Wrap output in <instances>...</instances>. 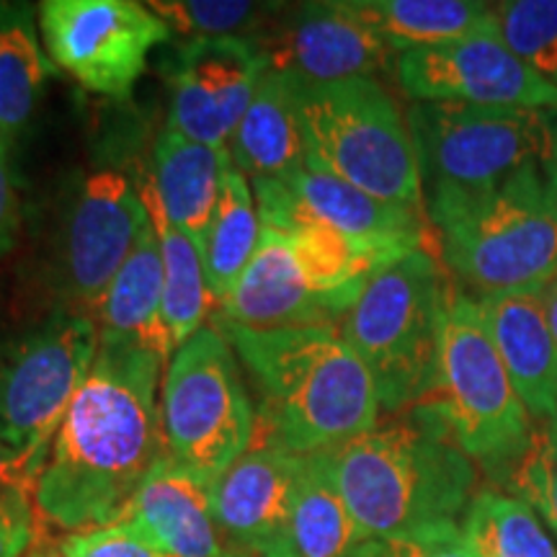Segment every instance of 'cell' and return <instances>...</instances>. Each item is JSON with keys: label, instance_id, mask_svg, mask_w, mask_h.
Masks as SVG:
<instances>
[{"label": "cell", "instance_id": "9", "mask_svg": "<svg viewBox=\"0 0 557 557\" xmlns=\"http://www.w3.org/2000/svg\"><path fill=\"white\" fill-rule=\"evenodd\" d=\"M160 421L165 451L212 483L253 447L259 413L238 354L218 325H205L173 351Z\"/></svg>", "mask_w": 557, "mask_h": 557}, {"label": "cell", "instance_id": "14", "mask_svg": "<svg viewBox=\"0 0 557 557\" xmlns=\"http://www.w3.org/2000/svg\"><path fill=\"white\" fill-rule=\"evenodd\" d=\"M269 60L253 37L186 39L169 67V127L194 143L227 148Z\"/></svg>", "mask_w": 557, "mask_h": 557}, {"label": "cell", "instance_id": "12", "mask_svg": "<svg viewBox=\"0 0 557 557\" xmlns=\"http://www.w3.org/2000/svg\"><path fill=\"white\" fill-rule=\"evenodd\" d=\"M148 227L143 194L122 173H90L70 201L54 253L62 305L94 315Z\"/></svg>", "mask_w": 557, "mask_h": 557}, {"label": "cell", "instance_id": "25", "mask_svg": "<svg viewBox=\"0 0 557 557\" xmlns=\"http://www.w3.org/2000/svg\"><path fill=\"white\" fill-rule=\"evenodd\" d=\"M139 194L148 207L150 225L156 230L160 248V263H163L165 325H169L173 348H178L199 329H205L209 312L218 308V302L209 292L205 259H201L197 240L169 220L152 181L143 184Z\"/></svg>", "mask_w": 557, "mask_h": 557}, {"label": "cell", "instance_id": "29", "mask_svg": "<svg viewBox=\"0 0 557 557\" xmlns=\"http://www.w3.org/2000/svg\"><path fill=\"white\" fill-rule=\"evenodd\" d=\"M50 75V60L39 50L29 13L0 26V139L26 127Z\"/></svg>", "mask_w": 557, "mask_h": 557}, {"label": "cell", "instance_id": "4", "mask_svg": "<svg viewBox=\"0 0 557 557\" xmlns=\"http://www.w3.org/2000/svg\"><path fill=\"white\" fill-rule=\"evenodd\" d=\"M438 259L480 295L542 287L557 274V184L524 169L475 189L423 191Z\"/></svg>", "mask_w": 557, "mask_h": 557}, {"label": "cell", "instance_id": "34", "mask_svg": "<svg viewBox=\"0 0 557 557\" xmlns=\"http://www.w3.org/2000/svg\"><path fill=\"white\" fill-rule=\"evenodd\" d=\"M62 557H165L148 545L127 524H114L88 529V532L67 534L60 545Z\"/></svg>", "mask_w": 557, "mask_h": 557}, {"label": "cell", "instance_id": "30", "mask_svg": "<svg viewBox=\"0 0 557 557\" xmlns=\"http://www.w3.org/2000/svg\"><path fill=\"white\" fill-rule=\"evenodd\" d=\"M487 24L513 58L557 88V0L487 3Z\"/></svg>", "mask_w": 557, "mask_h": 557}, {"label": "cell", "instance_id": "41", "mask_svg": "<svg viewBox=\"0 0 557 557\" xmlns=\"http://www.w3.org/2000/svg\"><path fill=\"white\" fill-rule=\"evenodd\" d=\"M225 557H253V555H243V553H227Z\"/></svg>", "mask_w": 557, "mask_h": 557}, {"label": "cell", "instance_id": "26", "mask_svg": "<svg viewBox=\"0 0 557 557\" xmlns=\"http://www.w3.org/2000/svg\"><path fill=\"white\" fill-rule=\"evenodd\" d=\"M364 540L320 455L302 457L287 532V557H346Z\"/></svg>", "mask_w": 557, "mask_h": 557}, {"label": "cell", "instance_id": "2", "mask_svg": "<svg viewBox=\"0 0 557 557\" xmlns=\"http://www.w3.org/2000/svg\"><path fill=\"white\" fill-rule=\"evenodd\" d=\"M259 389L261 442L308 457L336 449L380 423L372 374L338 325L246 329L218 318Z\"/></svg>", "mask_w": 557, "mask_h": 557}, {"label": "cell", "instance_id": "27", "mask_svg": "<svg viewBox=\"0 0 557 557\" xmlns=\"http://www.w3.org/2000/svg\"><path fill=\"white\" fill-rule=\"evenodd\" d=\"M261 243V218L256 207L253 186L246 173L230 169L222 181L220 199L214 205L212 220L201 238V259H205L209 292L214 302H222L233 292L243 271L248 269L256 248Z\"/></svg>", "mask_w": 557, "mask_h": 557}, {"label": "cell", "instance_id": "6", "mask_svg": "<svg viewBox=\"0 0 557 557\" xmlns=\"http://www.w3.org/2000/svg\"><path fill=\"white\" fill-rule=\"evenodd\" d=\"M295 103L308 169L380 199L426 209L408 120L377 78L295 81Z\"/></svg>", "mask_w": 557, "mask_h": 557}, {"label": "cell", "instance_id": "39", "mask_svg": "<svg viewBox=\"0 0 557 557\" xmlns=\"http://www.w3.org/2000/svg\"><path fill=\"white\" fill-rule=\"evenodd\" d=\"M26 13H29V11L18 9V5H11V3H0V26H9V24H13V21L24 18Z\"/></svg>", "mask_w": 557, "mask_h": 557}, {"label": "cell", "instance_id": "20", "mask_svg": "<svg viewBox=\"0 0 557 557\" xmlns=\"http://www.w3.org/2000/svg\"><path fill=\"white\" fill-rule=\"evenodd\" d=\"M542 287L475 295L480 312L532 421L557 416V346Z\"/></svg>", "mask_w": 557, "mask_h": 557}, {"label": "cell", "instance_id": "3", "mask_svg": "<svg viewBox=\"0 0 557 557\" xmlns=\"http://www.w3.org/2000/svg\"><path fill=\"white\" fill-rule=\"evenodd\" d=\"M318 455L364 540L459 524L475 498V462L426 403Z\"/></svg>", "mask_w": 557, "mask_h": 557}, {"label": "cell", "instance_id": "36", "mask_svg": "<svg viewBox=\"0 0 557 557\" xmlns=\"http://www.w3.org/2000/svg\"><path fill=\"white\" fill-rule=\"evenodd\" d=\"M21 227V199L13 184L5 143L0 139V256H5L16 246Z\"/></svg>", "mask_w": 557, "mask_h": 557}, {"label": "cell", "instance_id": "10", "mask_svg": "<svg viewBox=\"0 0 557 557\" xmlns=\"http://www.w3.org/2000/svg\"><path fill=\"white\" fill-rule=\"evenodd\" d=\"M423 191L475 189L524 169L557 171V109L410 103Z\"/></svg>", "mask_w": 557, "mask_h": 557}, {"label": "cell", "instance_id": "17", "mask_svg": "<svg viewBox=\"0 0 557 557\" xmlns=\"http://www.w3.org/2000/svg\"><path fill=\"white\" fill-rule=\"evenodd\" d=\"M116 521L165 557L227 555L212 511V480L178 465L169 451Z\"/></svg>", "mask_w": 557, "mask_h": 557}, {"label": "cell", "instance_id": "23", "mask_svg": "<svg viewBox=\"0 0 557 557\" xmlns=\"http://www.w3.org/2000/svg\"><path fill=\"white\" fill-rule=\"evenodd\" d=\"M165 282L160 248L152 225L145 230L137 248L116 274L107 295L96 305L94 320L101 336L132 341L165 361L173 357V341L165 325Z\"/></svg>", "mask_w": 557, "mask_h": 557}, {"label": "cell", "instance_id": "42", "mask_svg": "<svg viewBox=\"0 0 557 557\" xmlns=\"http://www.w3.org/2000/svg\"><path fill=\"white\" fill-rule=\"evenodd\" d=\"M553 178H555V184H557V171H555V173H553Z\"/></svg>", "mask_w": 557, "mask_h": 557}, {"label": "cell", "instance_id": "35", "mask_svg": "<svg viewBox=\"0 0 557 557\" xmlns=\"http://www.w3.org/2000/svg\"><path fill=\"white\" fill-rule=\"evenodd\" d=\"M39 513L32 491L0 496V557H26L37 545Z\"/></svg>", "mask_w": 557, "mask_h": 557}, {"label": "cell", "instance_id": "31", "mask_svg": "<svg viewBox=\"0 0 557 557\" xmlns=\"http://www.w3.org/2000/svg\"><path fill=\"white\" fill-rule=\"evenodd\" d=\"M169 24L171 34L186 39L259 37L282 5L248 0H156L148 3Z\"/></svg>", "mask_w": 557, "mask_h": 557}, {"label": "cell", "instance_id": "8", "mask_svg": "<svg viewBox=\"0 0 557 557\" xmlns=\"http://www.w3.org/2000/svg\"><path fill=\"white\" fill-rule=\"evenodd\" d=\"M101 346L94 315L54 305L41 320L0 338V442L37 468Z\"/></svg>", "mask_w": 557, "mask_h": 557}, {"label": "cell", "instance_id": "32", "mask_svg": "<svg viewBox=\"0 0 557 557\" xmlns=\"http://www.w3.org/2000/svg\"><path fill=\"white\" fill-rule=\"evenodd\" d=\"M506 487L557 534V416L534 421L527 447L504 470Z\"/></svg>", "mask_w": 557, "mask_h": 557}, {"label": "cell", "instance_id": "28", "mask_svg": "<svg viewBox=\"0 0 557 557\" xmlns=\"http://www.w3.org/2000/svg\"><path fill=\"white\" fill-rule=\"evenodd\" d=\"M459 527L475 557H557L545 521L508 493H475Z\"/></svg>", "mask_w": 557, "mask_h": 557}, {"label": "cell", "instance_id": "19", "mask_svg": "<svg viewBox=\"0 0 557 557\" xmlns=\"http://www.w3.org/2000/svg\"><path fill=\"white\" fill-rule=\"evenodd\" d=\"M218 310L220 320L246 329L336 325L312 289L287 235L271 225H261V243L253 259Z\"/></svg>", "mask_w": 557, "mask_h": 557}, {"label": "cell", "instance_id": "7", "mask_svg": "<svg viewBox=\"0 0 557 557\" xmlns=\"http://www.w3.org/2000/svg\"><path fill=\"white\" fill-rule=\"evenodd\" d=\"M426 403L472 462L504 472L527 447L532 416L480 312L478 297L451 284L438 338L436 382Z\"/></svg>", "mask_w": 557, "mask_h": 557}, {"label": "cell", "instance_id": "11", "mask_svg": "<svg viewBox=\"0 0 557 557\" xmlns=\"http://www.w3.org/2000/svg\"><path fill=\"white\" fill-rule=\"evenodd\" d=\"M39 26L54 65L109 99H127L152 47L171 39L169 24L135 0H47Z\"/></svg>", "mask_w": 557, "mask_h": 557}, {"label": "cell", "instance_id": "24", "mask_svg": "<svg viewBox=\"0 0 557 557\" xmlns=\"http://www.w3.org/2000/svg\"><path fill=\"white\" fill-rule=\"evenodd\" d=\"M341 5L398 54L491 32L487 3L472 0H341Z\"/></svg>", "mask_w": 557, "mask_h": 557}, {"label": "cell", "instance_id": "15", "mask_svg": "<svg viewBox=\"0 0 557 557\" xmlns=\"http://www.w3.org/2000/svg\"><path fill=\"white\" fill-rule=\"evenodd\" d=\"M256 41L271 70L299 83L377 78L398 62V52L346 13L341 0L282 5Z\"/></svg>", "mask_w": 557, "mask_h": 557}, {"label": "cell", "instance_id": "13", "mask_svg": "<svg viewBox=\"0 0 557 557\" xmlns=\"http://www.w3.org/2000/svg\"><path fill=\"white\" fill-rule=\"evenodd\" d=\"M395 75L413 103L557 109V88L513 58L491 32L400 52Z\"/></svg>", "mask_w": 557, "mask_h": 557}, {"label": "cell", "instance_id": "22", "mask_svg": "<svg viewBox=\"0 0 557 557\" xmlns=\"http://www.w3.org/2000/svg\"><path fill=\"white\" fill-rule=\"evenodd\" d=\"M233 169L227 148L194 143V139L165 129L152 152V186L173 225L191 235L201 246L222 181Z\"/></svg>", "mask_w": 557, "mask_h": 557}, {"label": "cell", "instance_id": "18", "mask_svg": "<svg viewBox=\"0 0 557 557\" xmlns=\"http://www.w3.org/2000/svg\"><path fill=\"white\" fill-rule=\"evenodd\" d=\"M282 184L289 186L305 212L387 261L429 248V238L434 235L426 209L380 199L308 165Z\"/></svg>", "mask_w": 557, "mask_h": 557}, {"label": "cell", "instance_id": "38", "mask_svg": "<svg viewBox=\"0 0 557 557\" xmlns=\"http://www.w3.org/2000/svg\"><path fill=\"white\" fill-rule=\"evenodd\" d=\"M540 292H542V308H545L549 333H553L555 346H557V274L549 278L547 284H542Z\"/></svg>", "mask_w": 557, "mask_h": 557}, {"label": "cell", "instance_id": "33", "mask_svg": "<svg viewBox=\"0 0 557 557\" xmlns=\"http://www.w3.org/2000/svg\"><path fill=\"white\" fill-rule=\"evenodd\" d=\"M346 557H475L465 540L462 527L447 524L426 532L367 537L351 547Z\"/></svg>", "mask_w": 557, "mask_h": 557}, {"label": "cell", "instance_id": "37", "mask_svg": "<svg viewBox=\"0 0 557 557\" xmlns=\"http://www.w3.org/2000/svg\"><path fill=\"white\" fill-rule=\"evenodd\" d=\"M41 468L16 455L11 447L0 442V496L9 491H32L37 485Z\"/></svg>", "mask_w": 557, "mask_h": 557}, {"label": "cell", "instance_id": "1", "mask_svg": "<svg viewBox=\"0 0 557 557\" xmlns=\"http://www.w3.org/2000/svg\"><path fill=\"white\" fill-rule=\"evenodd\" d=\"M163 367L165 359L150 348L101 336L34 485L41 521L75 534L120 519L165 457L158 403Z\"/></svg>", "mask_w": 557, "mask_h": 557}, {"label": "cell", "instance_id": "5", "mask_svg": "<svg viewBox=\"0 0 557 557\" xmlns=\"http://www.w3.org/2000/svg\"><path fill=\"white\" fill-rule=\"evenodd\" d=\"M451 284L438 253L410 250L374 271L338 320L341 336L364 361L387 413L418 406L434 387Z\"/></svg>", "mask_w": 557, "mask_h": 557}, {"label": "cell", "instance_id": "21", "mask_svg": "<svg viewBox=\"0 0 557 557\" xmlns=\"http://www.w3.org/2000/svg\"><path fill=\"white\" fill-rule=\"evenodd\" d=\"M233 165L253 178L284 181L305 165V139L299 129L295 81L267 70L253 101L227 143Z\"/></svg>", "mask_w": 557, "mask_h": 557}, {"label": "cell", "instance_id": "16", "mask_svg": "<svg viewBox=\"0 0 557 557\" xmlns=\"http://www.w3.org/2000/svg\"><path fill=\"white\" fill-rule=\"evenodd\" d=\"M302 457L253 442L212 483V511L227 553L287 557L292 500Z\"/></svg>", "mask_w": 557, "mask_h": 557}, {"label": "cell", "instance_id": "40", "mask_svg": "<svg viewBox=\"0 0 557 557\" xmlns=\"http://www.w3.org/2000/svg\"><path fill=\"white\" fill-rule=\"evenodd\" d=\"M26 557H62V555H54V553H47V549H32Z\"/></svg>", "mask_w": 557, "mask_h": 557}]
</instances>
